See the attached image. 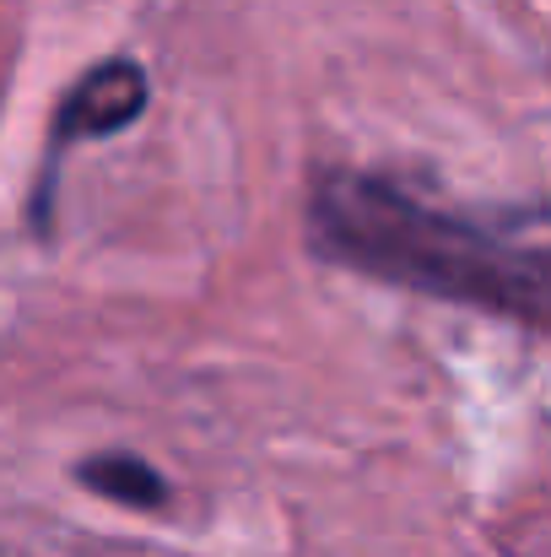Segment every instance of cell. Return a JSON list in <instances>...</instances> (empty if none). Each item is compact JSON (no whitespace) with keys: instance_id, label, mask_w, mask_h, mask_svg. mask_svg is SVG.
Segmentation results:
<instances>
[{"instance_id":"obj_1","label":"cell","mask_w":551,"mask_h":557,"mask_svg":"<svg viewBox=\"0 0 551 557\" xmlns=\"http://www.w3.org/2000/svg\"><path fill=\"white\" fill-rule=\"evenodd\" d=\"M314 249L373 282L551 325V255L519 249L373 174H330L309 195Z\"/></svg>"},{"instance_id":"obj_2","label":"cell","mask_w":551,"mask_h":557,"mask_svg":"<svg viewBox=\"0 0 551 557\" xmlns=\"http://www.w3.org/2000/svg\"><path fill=\"white\" fill-rule=\"evenodd\" d=\"M147 71L136 60H103L92 65L71 92L65 103L54 109V125H49V152H65L71 141H98V136H114L125 125H136L147 114Z\"/></svg>"},{"instance_id":"obj_3","label":"cell","mask_w":551,"mask_h":557,"mask_svg":"<svg viewBox=\"0 0 551 557\" xmlns=\"http://www.w3.org/2000/svg\"><path fill=\"white\" fill-rule=\"evenodd\" d=\"M76 482L120 509H163L168 504V482L163 471H152L141 455H125V449H109V455H87L76 466Z\"/></svg>"}]
</instances>
